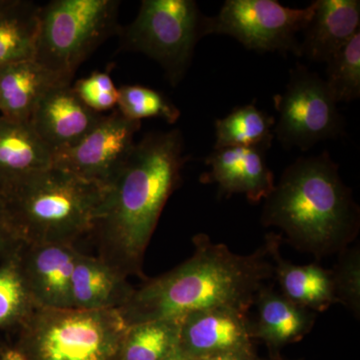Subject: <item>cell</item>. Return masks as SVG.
Segmentation results:
<instances>
[{
    "label": "cell",
    "mask_w": 360,
    "mask_h": 360,
    "mask_svg": "<svg viewBox=\"0 0 360 360\" xmlns=\"http://www.w3.org/2000/svg\"><path fill=\"white\" fill-rule=\"evenodd\" d=\"M141 127V122L129 120L115 108L82 141L54 153L52 167L108 188L131 155Z\"/></svg>",
    "instance_id": "30bf717a"
},
{
    "label": "cell",
    "mask_w": 360,
    "mask_h": 360,
    "mask_svg": "<svg viewBox=\"0 0 360 360\" xmlns=\"http://www.w3.org/2000/svg\"><path fill=\"white\" fill-rule=\"evenodd\" d=\"M72 89L89 110L99 115L117 108L120 91L108 72L91 73L89 77L77 80Z\"/></svg>",
    "instance_id": "83f0119b"
},
{
    "label": "cell",
    "mask_w": 360,
    "mask_h": 360,
    "mask_svg": "<svg viewBox=\"0 0 360 360\" xmlns=\"http://www.w3.org/2000/svg\"><path fill=\"white\" fill-rule=\"evenodd\" d=\"M127 277L103 258L79 251L71 283L72 309L120 310L135 290Z\"/></svg>",
    "instance_id": "e0dca14e"
},
{
    "label": "cell",
    "mask_w": 360,
    "mask_h": 360,
    "mask_svg": "<svg viewBox=\"0 0 360 360\" xmlns=\"http://www.w3.org/2000/svg\"><path fill=\"white\" fill-rule=\"evenodd\" d=\"M253 305L257 307V319L250 321L251 340L264 341L272 356L285 345L302 340L316 321L315 312L291 302L270 284L258 291Z\"/></svg>",
    "instance_id": "9a60e30c"
},
{
    "label": "cell",
    "mask_w": 360,
    "mask_h": 360,
    "mask_svg": "<svg viewBox=\"0 0 360 360\" xmlns=\"http://www.w3.org/2000/svg\"><path fill=\"white\" fill-rule=\"evenodd\" d=\"M257 359L252 345H248V347L233 348L219 354L210 355L198 360H257Z\"/></svg>",
    "instance_id": "f546056e"
},
{
    "label": "cell",
    "mask_w": 360,
    "mask_h": 360,
    "mask_svg": "<svg viewBox=\"0 0 360 360\" xmlns=\"http://www.w3.org/2000/svg\"><path fill=\"white\" fill-rule=\"evenodd\" d=\"M39 9L34 2L14 0L0 13V70L33 58Z\"/></svg>",
    "instance_id": "7402d4cb"
},
{
    "label": "cell",
    "mask_w": 360,
    "mask_h": 360,
    "mask_svg": "<svg viewBox=\"0 0 360 360\" xmlns=\"http://www.w3.org/2000/svg\"><path fill=\"white\" fill-rule=\"evenodd\" d=\"M257 360H283V359H281V357H278L277 356H271L270 357V359H257Z\"/></svg>",
    "instance_id": "836d02e7"
},
{
    "label": "cell",
    "mask_w": 360,
    "mask_h": 360,
    "mask_svg": "<svg viewBox=\"0 0 360 360\" xmlns=\"http://www.w3.org/2000/svg\"><path fill=\"white\" fill-rule=\"evenodd\" d=\"M53 153L30 123L0 116V191L21 177L51 167Z\"/></svg>",
    "instance_id": "ffe728a7"
},
{
    "label": "cell",
    "mask_w": 360,
    "mask_h": 360,
    "mask_svg": "<svg viewBox=\"0 0 360 360\" xmlns=\"http://www.w3.org/2000/svg\"><path fill=\"white\" fill-rule=\"evenodd\" d=\"M274 104L279 115L274 135L284 148L307 151L319 141L345 132V118L326 82L300 63L290 70L288 84L274 96Z\"/></svg>",
    "instance_id": "9c48e42d"
},
{
    "label": "cell",
    "mask_w": 360,
    "mask_h": 360,
    "mask_svg": "<svg viewBox=\"0 0 360 360\" xmlns=\"http://www.w3.org/2000/svg\"><path fill=\"white\" fill-rule=\"evenodd\" d=\"M251 341L248 314L236 310H202L179 319V348L191 360L248 347Z\"/></svg>",
    "instance_id": "5bb4252c"
},
{
    "label": "cell",
    "mask_w": 360,
    "mask_h": 360,
    "mask_svg": "<svg viewBox=\"0 0 360 360\" xmlns=\"http://www.w3.org/2000/svg\"><path fill=\"white\" fill-rule=\"evenodd\" d=\"M193 255L132 293L118 310L127 326L176 321L193 312L232 309L248 314L258 291L274 278L272 232L250 255L234 253L207 234L193 236Z\"/></svg>",
    "instance_id": "6da1fadb"
},
{
    "label": "cell",
    "mask_w": 360,
    "mask_h": 360,
    "mask_svg": "<svg viewBox=\"0 0 360 360\" xmlns=\"http://www.w3.org/2000/svg\"><path fill=\"white\" fill-rule=\"evenodd\" d=\"M127 329L116 309H37L13 347L27 360H120Z\"/></svg>",
    "instance_id": "5b68a950"
},
{
    "label": "cell",
    "mask_w": 360,
    "mask_h": 360,
    "mask_svg": "<svg viewBox=\"0 0 360 360\" xmlns=\"http://www.w3.org/2000/svg\"><path fill=\"white\" fill-rule=\"evenodd\" d=\"M314 9L315 1L305 8H290L276 0H226L217 15L203 18L202 37L229 35L251 51L300 56L296 37Z\"/></svg>",
    "instance_id": "ba28073f"
},
{
    "label": "cell",
    "mask_w": 360,
    "mask_h": 360,
    "mask_svg": "<svg viewBox=\"0 0 360 360\" xmlns=\"http://www.w3.org/2000/svg\"><path fill=\"white\" fill-rule=\"evenodd\" d=\"M179 319L129 326L120 360H161L179 347Z\"/></svg>",
    "instance_id": "cb8c5ba5"
},
{
    "label": "cell",
    "mask_w": 360,
    "mask_h": 360,
    "mask_svg": "<svg viewBox=\"0 0 360 360\" xmlns=\"http://www.w3.org/2000/svg\"><path fill=\"white\" fill-rule=\"evenodd\" d=\"M260 221L276 227L296 250L317 259L356 240L360 210L328 151L300 158L284 169L264 200Z\"/></svg>",
    "instance_id": "3957f363"
},
{
    "label": "cell",
    "mask_w": 360,
    "mask_h": 360,
    "mask_svg": "<svg viewBox=\"0 0 360 360\" xmlns=\"http://www.w3.org/2000/svg\"><path fill=\"white\" fill-rule=\"evenodd\" d=\"M22 245L15 229H13L6 203L0 195V262L15 253Z\"/></svg>",
    "instance_id": "f1b7e54d"
},
{
    "label": "cell",
    "mask_w": 360,
    "mask_h": 360,
    "mask_svg": "<svg viewBox=\"0 0 360 360\" xmlns=\"http://www.w3.org/2000/svg\"><path fill=\"white\" fill-rule=\"evenodd\" d=\"M63 243H25L18 250L23 278L39 309H72L71 283L78 253Z\"/></svg>",
    "instance_id": "8fae6325"
},
{
    "label": "cell",
    "mask_w": 360,
    "mask_h": 360,
    "mask_svg": "<svg viewBox=\"0 0 360 360\" xmlns=\"http://www.w3.org/2000/svg\"><path fill=\"white\" fill-rule=\"evenodd\" d=\"M103 117L78 98L71 84H60L42 96L28 123L54 155L82 141Z\"/></svg>",
    "instance_id": "7c38bea8"
},
{
    "label": "cell",
    "mask_w": 360,
    "mask_h": 360,
    "mask_svg": "<svg viewBox=\"0 0 360 360\" xmlns=\"http://www.w3.org/2000/svg\"><path fill=\"white\" fill-rule=\"evenodd\" d=\"M161 360H191L186 356L181 350L179 349V347L172 350L169 354L167 355L165 359Z\"/></svg>",
    "instance_id": "1f68e13d"
},
{
    "label": "cell",
    "mask_w": 360,
    "mask_h": 360,
    "mask_svg": "<svg viewBox=\"0 0 360 360\" xmlns=\"http://www.w3.org/2000/svg\"><path fill=\"white\" fill-rule=\"evenodd\" d=\"M0 360H27L13 347H4L0 350Z\"/></svg>",
    "instance_id": "4dcf8cb0"
},
{
    "label": "cell",
    "mask_w": 360,
    "mask_h": 360,
    "mask_svg": "<svg viewBox=\"0 0 360 360\" xmlns=\"http://www.w3.org/2000/svg\"><path fill=\"white\" fill-rule=\"evenodd\" d=\"M106 191L51 165L16 180L0 195L22 243L75 245L94 231Z\"/></svg>",
    "instance_id": "277c9868"
},
{
    "label": "cell",
    "mask_w": 360,
    "mask_h": 360,
    "mask_svg": "<svg viewBox=\"0 0 360 360\" xmlns=\"http://www.w3.org/2000/svg\"><path fill=\"white\" fill-rule=\"evenodd\" d=\"M193 0H143L135 20L122 32V46L160 63L172 86L186 77L202 37V21Z\"/></svg>",
    "instance_id": "52a82bcc"
},
{
    "label": "cell",
    "mask_w": 360,
    "mask_h": 360,
    "mask_svg": "<svg viewBox=\"0 0 360 360\" xmlns=\"http://www.w3.org/2000/svg\"><path fill=\"white\" fill-rule=\"evenodd\" d=\"M265 155L266 150L257 148L213 149L205 160L210 170L200 181L217 184L220 195L245 194L251 203L259 202L276 186Z\"/></svg>",
    "instance_id": "4fadbf2b"
},
{
    "label": "cell",
    "mask_w": 360,
    "mask_h": 360,
    "mask_svg": "<svg viewBox=\"0 0 360 360\" xmlns=\"http://www.w3.org/2000/svg\"><path fill=\"white\" fill-rule=\"evenodd\" d=\"M18 250L0 262V333H16L39 309L23 278Z\"/></svg>",
    "instance_id": "603a6c76"
},
{
    "label": "cell",
    "mask_w": 360,
    "mask_h": 360,
    "mask_svg": "<svg viewBox=\"0 0 360 360\" xmlns=\"http://www.w3.org/2000/svg\"><path fill=\"white\" fill-rule=\"evenodd\" d=\"M117 110L129 120L141 122L144 118H161L169 124L179 120L180 110L158 90L142 85H123L118 89Z\"/></svg>",
    "instance_id": "484cf974"
},
{
    "label": "cell",
    "mask_w": 360,
    "mask_h": 360,
    "mask_svg": "<svg viewBox=\"0 0 360 360\" xmlns=\"http://www.w3.org/2000/svg\"><path fill=\"white\" fill-rule=\"evenodd\" d=\"M70 84L45 70L34 59H25L0 70V116L30 122L42 96L54 85Z\"/></svg>",
    "instance_id": "d6986e66"
},
{
    "label": "cell",
    "mask_w": 360,
    "mask_h": 360,
    "mask_svg": "<svg viewBox=\"0 0 360 360\" xmlns=\"http://www.w3.org/2000/svg\"><path fill=\"white\" fill-rule=\"evenodd\" d=\"M283 236L272 232L271 255L274 278L281 293L291 302L303 309L323 312L335 304L333 272L317 264L296 265L281 257Z\"/></svg>",
    "instance_id": "ac0fdd59"
},
{
    "label": "cell",
    "mask_w": 360,
    "mask_h": 360,
    "mask_svg": "<svg viewBox=\"0 0 360 360\" xmlns=\"http://www.w3.org/2000/svg\"><path fill=\"white\" fill-rule=\"evenodd\" d=\"M359 0H316L314 15L303 30L300 56L328 63L360 32Z\"/></svg>",
    "instance_id": "2e32d148"
},
{
    "label": "cell",
    "mask_w": 360,
    "mask_h": 360,
    "mask_svg": "<svg viewBox=\"0 0 360 360\" xmlns=\"http://www.w3.org/2000/svg\"><path fill=\"white\" fill-rule=\"evenodd\" d=\"M276 118L259 110L255 103L234 108L229 115L215 122L213 149L257 148L269 150L274 141Z\"/></svg>",
    "instance_id": "44dd1931"
},
{
    "label": "cell",
    "mask_w": 360,
    "mask_h": 360,
    "mask_svg": "<svg viewBox=\"0 0 360 360\" xmlns=\"http://www.w3.org/2000/svg\"><path fill=\"white\" fill-rule=\"evenodd\" d=\"M333 272L336 302L341 303L360 317V250L359 245H350L338 253Z\"/></svg>",
    "instance_id": "4316f807"
},
{
    "label": "cell",
    "mask_w": 360,
    "mask_h": 360,
    "mask_svg": "<svg viewBox=\"0 0 360 360\" xmlns=\"http://www.w3.org/2000/svg\"><path fill=\"white\" fill-rule=\"evenodd\" d=\"M188 160L179 129L150 132L135 143L106 191L101 217L91 232L98 245L97 257L127 276L144 278V253Z\"/></svg>",
    "instance_id": "7a4b0ae2"
},
{
    "label": "cell",
    "mask_w": 360,
    "mask_h": 360,
    "mask_svg": "<svg viewBox=\"0 0 360 360\" xmlns=\"http://www.w3.org/2000/svg\"><path fill=\"white\" fill-rule=\"evenodd\" d=\"M14 0H0V13L13 4Z\"/></svg>",
    "instance_id": "d6a6232c"
},
{
    "label": "cell",
    "mask_w": 360,
    "mask_h": 360,
    "mask_svg": "<svg viewBox=\"0 0 360 360\" xmlns=\"http://www.w3.org/2000/svg\"><path fill=\"white\" fill-rule=\"evenodd\" d=\"M326 86L333 101L350 103L360 96V32L328 61Z\"/></svg>",
    "instance_id": "d4e9b609"
},
{
    "label": "cell",
    "mask_w": 360,
    "mask_h": 360,
    "mask_svg": "<svg viewBox=\"0 0 360 360\" xmlns=\"http://www.w3.org/2000/svg\"><path fill=\"white\" fill-rule=\"evenodd\" d=\"M118 0H53L40 6L33 59L71 84L75 72L117 28Z\"/></svg>",
    "instance_id": "8992f818"
}]
</instances>
